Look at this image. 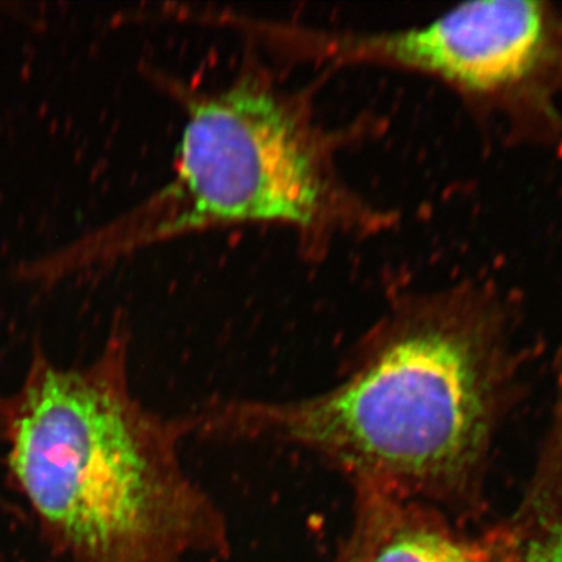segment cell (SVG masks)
I'll use <instances>...</instances> for the list:
<instances>
[{
    "mask_svg": "<svg viewBox=\"0 0 562 562\" xmlns=\"http://www.w3.org/2000/svg\"><path fill=\"white\" fill-rule=\"evenodd\" d=\"M522 392L505 322L486 310L406 314L335 383L288 398L225 397L190 413L192 436L302 450L375 490L482 519L502 425Z\"/></svg>",
    "mask_w": 562,
    "mask_h": 562,
    "instance_id": "6da1fadb",
    "label": "cell"
},
{
    "mask_svg": "<svg viewBox=\"0 0 562 562\" xmlns=\"http://www.w3.org/2000/svg\"><path fill=\"white\" fill-rule=\"evenodd\" d=\"M11 475L66 562H191L232 552L227 516L188 473V414L136 397L128 335L114 325L90 364L60 368L35 351L0 402Z\"/></svg>",
    "mask_w": 562,
    "mask_h": 562,
    "instance_id": "7a4b0ae2",
    "label": "cell"
},
{
    "mask_svg": "<svg viewBox=\"0 0 562 562\" xmlns=\"http://www.w3.org/2000/svg\"><path fill=\"white\" fill-rule=\"evenodd\" d=\"M333 188L308 125L255 80L188 102L172 180L25 277L55 281L190 233L246 224L313 227L330 213Z\"/></svg>",
    "mask_w": 562,
    "mask_h": 562,
    "instance_id": "3957f363",
    "label": "cell"
},
{
    "mask_svg": "<svg viewBox=\"0 0 562 562\" xmlns=\"http://www.w3.org/2000/svg\"><path fill=\"white\" fill-rule=\"evenodd\" d=\"M338 60L390 63L476 94L522 90L562 54L560 16L549 3L472 2L406 31L330 36L319 47Z\"/></svg>",
    "mask_w": 562,
    "mask_h": 562,
    "instance_id": "277c9868",
    "label": "cell"
},
{
    "mask_svg": "<svg viewBox=\"0 0 562 562\" xmlns=\"http://www.w3.org/2000/svg\"><path fill=\"white\" fill-rule=\"evenodd\" d=\"M353 491V562H522L508 519L471 531L430 503L375 490Z\"/></svg>",
    "mask_w": 562,
    "mask_h": 562,
    "instance_id": "5b68a950",
    "label": "cell"
},
{
    "mask_svg": "<svg viewBox=\"0 0 562 562\" xmlns=\"http://www.w3.org/2000/svg\"><path fill=\"white\" fill-rule=\"evenodd\" d=\"M331 562H353L351 561L350 553L347 552L346 547L339 546L338 552H336L335 558H333Z\"/></svg>",
    "mask_w": 562,
    "mask_h": 562,
    "instance_id": "8992f818",
    "label": "cell"
}]
</instances>
